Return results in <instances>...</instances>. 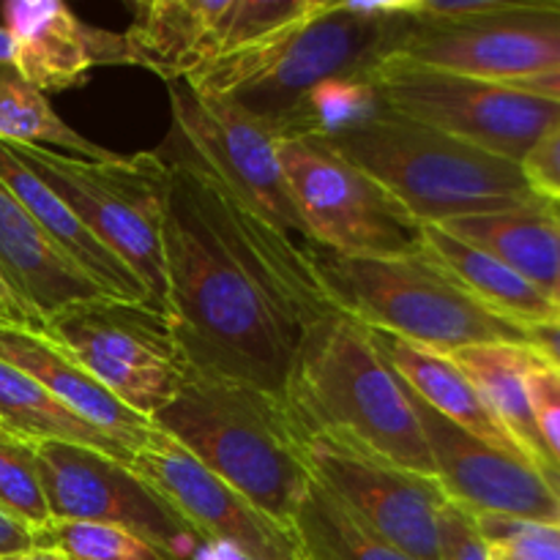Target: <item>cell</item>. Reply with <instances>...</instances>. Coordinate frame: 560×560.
I'll use <instances>...</instances> for the list:
<instances>
[{
  "mask_svg": "<svg viewBox=\"0 0 560 560\" xmlns=\"http://www.w3.org/2000/svg\"><path fill=\"white\" fill-rule=\"evenodd\" d=\"M31 547H33L31 530L22 528L20 523H14V520L0 514V556H5V552L31 550Z\"/></svg>",
  "mask_w": 560,
  "mask_h": 560,
  "instance_id": "8d00e7d4",
  "label": "cell"
},
{
  "mask_svg": "<svg viewBox=\"0 0 560 560\" xmlns=\"http://www.w3.org/2000/svg\"><path fill=\"white\" fill-rule=\"evenodd\" d=\"M0 514L31 534L52 523L42 476H38L36 443L0 427Z\"/></svg>",
  "mask_w": 560,
  "mask_h": 560,
  "instance_id": "f1b7e54d",
  "label": "cell"
},
{
  "mask_svg": "<svg viewBox=\"0 0 560 560\" xmlns=\"http://www.w3.org/2000/svg\"><path fill=\"white\" fill-rule=\"evenodd\" d=\"M131 470L208 545L246 560H299L293 530L252 506L235 487L153 424L135 452Z\"/></svg>",
  "mask_w": 560,
  "mask_h": 560,
  "instance_id": "5bb4252c",
  "label": "cell"
},
{
  "mask_svg": "<svg viewBox=\"0 0 560 560\" xmlns=\"http://www.w3.org/2000/svg\"><path fill=\"white\" fill-rule=\"evenodd\" d=\"M0 279L36 328L66 306L104 295L38 230L0 178ZM109 299V295H107Z\"/></svg>",
  "mask_w": 560,
  "mask_h": 560,
  "instance_id": "ffe728a7",
  "label": "cell"
},
{
  "mask_svg": "<svg viewBox=\"0 0 560 560\" xmlns=\"http://www.w3.org/2000/svg\"><path fill=\"white\" fill-rule=\"evenodd\" d=\"M525 386H528L536 430L560 474V370L534 350Z\"/></svg>",
  "mask_w": 560,
  "mask_h": 560,
  "instance_id": "1f68e13d",
  "label": "cell"
},
{
  "mask_svg": "<svg viewBox=\"0 0 560 560\" xmlns=\"http://www.w3.org/2000/svg\"><path fill=\"white\" fill-rule=\"evenodd\" d=\"M334 310L372 331L452 355L492 342L525 345V331L487 312L424 246L408 255L355 257L301 244Z\"/></svg>",
  "mask_w": 560,
  "mask_h": 560,
  "instance_id": "8992f818",
  "label": "cell"
},
{
  "mask_svg": "<svg viewBox=\"0 0 560 560\" xmlns=\"http://www.w3.org/2000/svg\"><path fill=\"white\" fill-rule=\"evenodd\" d=\"M282 397L306 438H331L438 479L408 388L388 366L375 334L353 317L337 312L306 334Z\"/></svg>",
  "mask_w": 560,
  "mask_h": 560,
  "instance_id": "3957f363",
  "label": "cell"
},
{
  "mask_svg": "<svg viewBox=\"0 0 560 560\" xmlns=\"http://www.w3.org/2000/svg\"><path fill=\"white\" fill-rule=\"evenodd\" d=\"M0 427L25 441L44 443H74V446L96 448L118 463L129 465L135 454L120 446L115 438L93 427L91 421L77 416L74 410L66 408L63 402L44 392L33 377L20 372L16 366L0 361Z\"/></svg>",
  "mask_w": 560,
  "mask_h": 560,
  "instance_id": "484cf974",
  "label": "cell"
},
{
  "mask_svg": "<svg viewBox=\"0 0 560 560\" xmlns=\"http://www.w3.org/2000/svg\"><path fill=\"white\" fill-rule=\"evenodd\" d=\"M525 345L560 370V323H547L525 331Z\"/></svg>",
  "mask_w": 560,
  "mask_h": 560,
  "instance_id": "e575fe53",
  "label": "cell"
},
{
  "mask_svg": "<svg viewBox=\"0 0 560 560\" xmlns=\"http://www.w3.org/2000/svg\"><path fill=\"white\" fill-rule=\"evenodd\" d=\"M167 96L180 145L235 200L304 244L306 228L284 178L277 135L228 98L200 96L184 80L167 82Z\"/></svg>",
  "mask_w": 560,
  "mask_h": 560,
  "instance_id": "4fadbf2b",
  "label": "cell"
},
{
  "mask_svg": "<svg viewBox=\"0 0 560 560\" xmlns=\"http://www.w3.org/2000/svg\"><path fill=\"white\" fill-rule=\"evenodd\" d=\"M490 560H560V523L474 514Z\"/></svg>",
  "mask_w": 560,
  "mask_h": 560,
  "instance_id": "4dcf8cb0",
  "label": "cell"
},
{
  "mask_svg": "<svg viewBox=\"0 0 560 560\" xmlns=\"http://www.w3.org/2000/svg\"><path fill=\"white\" fill-rule=\"evenodd\" d=\"M0 140L36 145L88 162H115L120 153L96 145L66 124L42 91L27 85L14 71H0Z\"/></svg>",
  "mask_w": 560,
  "mask_h": 560,
  "instance_id": "83f0119b",
  "label": "cell"
},
{
  "mask_svg": "<svg viewBox=\"0 0 560 560\" xmlns=\"http://www.w3.org/2000/svg\"><path fill=\"white\" fill-rule=\"evenodd\" d=\"M0 323H20V326L36 328L31 323V317L22 312V306L16 304L14 295L9 293V288L3 284V279H0Z\"/></svg>",
  "mask_w": 560,
  "mask_h": 560,
  "instance_id": "74e56055",
  "label": "cell"
},
{
  "mask_svg": "<svg viewBox=\"0 0 560 560\" xmlns=\"http://www.w3.org/2000/svg\"><path fill=\"white\" fill-rule=\"evenodd\" d=\"M452 359L468 375V381L481 394L492 416L501 421L509 438L517 443L525 459L550 481L552 490L560 495V474L552 465L545 443H541L539 430H536L534 408H530L528 386H525L534 350L528 345L492 342L457 350V353H452Z\"/></svg>",
  "mask_w": 560,
  "mask_h": 560,
  "instance_id": "cb8c5ba5",
  "label": "cell"
},
{
  "mask_svg": "<svg viewBox=\"0 0 560 560\" xmlns=\"http://www.w3.org/2000/svg\"><path fill=\"white\" fill-rule=\"evenodd\" d=\"M312 476L410 560H438V517L448 495L432 476L377 459L331 438L306 443Z\"/></svg>",
  "mask_w": 560,
  "mask_h": 560,
  "instance_id": "9a60e30c",
  "label": "cell"
},
{
  "mask_svg": "<svg viewBox=\"0 0 560 560\" xmlns=\"http://www.w3.org/2000/svg\"><path fill=\"white\" fill-rule=\"evenodd\" d=\"M0 560H69V558H63L55 550H47V547H31V550L5 552V556H0Z\"/></svg>",
  "mask_w": 560,
  "mask_h": 560,
  "instance_id": "f35d334b",
  "label": "cell"
},
{
  "mask_svg": "<svg viewBox=\"0 0 560 560\" xmlns=\"http://www.w3.org/2000/svg\"><path fill=\"white\" fill-rule=\"evenodd\" d=\"M509 85L520 88V91H525V93H534V96L547 98V102L560 104V66L558 69L545 71V74L528 77V80L509 82Z\"/></svg>",
  "mask_w": 560,
  "mask_h": 560,
  "instance_id": "d590c367",
  "label": "cell"
},
{
  "mask_svg": "<svg viewBox=\"0 0 560 560\" xmlns=\"http://www.w3.org/2000/svg\"><path fill=\"white\" fill-rule=\"evenodd\" d=\"M151 424L235 487L252 506L290 528L315 476L306 463L310 438L282 394L186 366L175 399Z\"/></svg>",
  "mask_w": 560,
  "mask_h": 560,
  "instance_id": "277c9868",
  "label": "cell"
},
{
  "mask_svg": "<svg viewBox=\"0 0 560 560\" xmlns=\"http://www.w3.org/2000/svg\"><path fill=\"white\" fill-rule=\"evenodd\" d=\"M413 31V0H315L304 16L184 80L228 98L277 135H306L312 96L334 82L372 80Z\"/></svg>",
  "mask_w": 560,
  "mask_h": 560,
  "instance_id": "7a4b0ae2",
  "label": "cell"
},
{
  "mask_svg": "<svg viewBox=\"0 0 560 560\" xmlns=\"http://www.w3.org/2000/svg\"><path fill=\"white\" fill-rule=\"evenodd\" d=\"M63 345L118 402L151 421L178 394L186 361L167 315L98 295L66 306L42 328Z\"/></svg>",
  "mask_w": 560,
  "mask_h": 560,
  "instance_id": "30bf717a",
  "label": "cell"
},
{
  "mask_svg": "<svg viewBox=\"0 0 560 560\" xmlns=\"http://www.w3.org/2000/svg\"><path fill=\"white\" fill-rule=\"evenodd\" d=\"M14 38V74L36 91H69L96 66H131L124 33L82 22L60 0H9L0 9Z\"/></svg>",
  "mask_w": 560,
  "mask_h": 560,
  "instance_id": "ac0fdd59",
  "label": "cell"
},
{
  "mask_svg": "<svg viewBox=\"0 0 560 560\" xmlns=\"http://www.w3.org/2000/svg\"><path fill=\"white\" fill-rule=\"evenodd\" d=\"M33 547H47L69 560H173L131 530L66 520H52L38 528Z\"/></svg>",
  "mask_w": 560,
  "mask_h": 560,
  "instance_id": "f546056e",
  "label": "cell"
},
{
  "mask_svg": "<svg viewBox=\"0 0 560 560\" xmlns=\"http://www.w3.org/2000/svg\"><path fill=\"white\" fill-rule=\"evenodd\" d=\"M558 219H560V217H558ZM550 299H552V304H556V310L560 312V266H558V273H556V282H552Z\"/></svg>",
  "mask_w": 560,
  "mask_h": 560,
  "instance_id": "60d3db41",
  "label": "cell"
},
{
  "mask_svg": "<svg viewBox=\"0 0 560 560\" xmlns=\"http://www.w3.org/2000/svg\"><path fill=\"white\" fill-rule=\"evenodd\" d=\"M323 140L381 180L421 224L545 202L517 162L383 107Z\"/></svg>",
  "mask_w": 560,
  "mask_h": 560,
  "instance_id": "5b68a950",
  "label": "cell"
},
{
  "mask_svg": "<svg viewBox=\"0 0 560 560\" xmlns=\"http://www.w3.org/2000/svg\"><path fill=\"white\" fill-rule=\"evenodd\" d=\"M9 148L135 271L153 310L167 315V271L162 252L167 159L159 156V151H140L115 162H88L36 145L9 142Z\"/></svg>",
  "mask_w": 560,
  "mask_h": 560,
  "instance_id": "52a82bcc",
  "label": "cell"
},
{
  "mask_svg": "<svg viewBox=\"0 0 560 560\" xmlns=\"http://www.w3.org/2000/svg\"><path fill=\"white\" fill-rule=\"evenodd\" d=\"M0 361L25 372L44 392L107 432L131 454L145 441L151 421L118 402L102 383L93 381L91 372L63 345L47 337L42 328L0 323Z\"/></svg>",
  "mask_w": 560,
  "mask_h": 560,
  "instance_id": "d6986e66",
  "label": "cell"
},
{
  "mask_svg": "<svg viewBox=\"0 0 560 560\" xmlns=\"http://www.w3.org/2000/svg\"><path fill=\"white\" fill-rule=\"evenodd\" d=\"M408 397L419 416L435 463V476L448 501L470 514L560 523V495L528 459L459 430L421 402L410 388Z\"/></svg>",
  "mask_w": 560,
  "mask_h": 560,
  "instance_id": "e0dca14e",
  "label": "cell"
},
{
  "mask_svg": "<svg viewBox=\"0 0 560 560\" xmlns=\"http://www.w3.org/2000/svg\"><path fill=\"white\" fill-rule=\"evenodd\" d=\"M162 252L186 366L282 394L306 334L337 315L301 241L235 200L184 148L167 159Z\"/></svg>",
  "mask_w": 560,
  "mask_h": 560,
  "instance_id": "6da1fadb",
  "label": "cell"
},
{
  "mask_svg": "<svg viewBox=\"0 0 560 560\" xmlns=\"http://www.w3.org/2000/svg\"><path fill=\"white\" fill-rule=\"evenodd\" d=\"M525 180L536 197L560 206V120L539 137L520 162Z\"/></svg>",
  "mask_w": 560,
  "mask_h": 560,
  "instance_id": "836d02e7",
  "label": "cell"
},
{
  "mask_svg": "<svg viewBox=\"0 0 560 560\" xmlns=\"http://www.w3.org/2000/svg\"><path fill=\"white\" fill-rule=\"evenodd\" d=\"M421 246L435 262H441L454 282L465 290L474 301H479L487 312L501 320L512 323L520 331L560 323V312L545 290L517 273L514 268L503 266L487 252L465 244L463 238L443 230L441 224H424L421 230Z\"/></svg>",
  "mask_w": 560,
  "mask_h": 560,
  "instance_id": "603a6c76",
  "label": "cell"
},
{
  "mask_svg": "<svg viewBox=\"0 0 560 560\" xmlns=\"http://www.w3.org/2000/svg\"><path fill=\"white\" fill-rule=\"evenodd\" d=\"M375 334V342L377 348L383 350V355H386L388 366L397 372L399 381H402L421 402L430 405L435 413H441L443 419L457 424L459 430L470 432V435L479 438V441L490 443V446L495 448H503V452L509 454H517V457L525 459V454L520 452L517 443L509 438V432L503 430L501 421L492 416V410L487 408V402L481 399V394L476 392L474 383L468 381V375L454 364L452 355L435 353V350L421 348V345L408 342V339L392 337V334Z\"/></svg>",
  "mask_w": 560,
  "mask_h": 560,
  "instance_id": "7402d4cb",
  "label": "cell"
},
{
  "mask_svg": "<svg viewBox=\"0 0 560 560\" xmlns=\"http://www.w3.org/2000/svg\"><path fill=\"white\" fill-rule=\"evenodd\" d=\"M36 457L52 520L131 530L173 560H195L208 545L129 465L58 441L36 443Z\"/></svg>",
  "mask_w": 560,
  "mask_h": 560,
  "instance_id": "7c38bea8",
  "label": "cell"
},
{
  "mask_svg": "<svg viewBox=\"0 0 560 560\" xmlns=\"http://www.w3.org/2000/svg\"><path fill=\"white\" fill-rule=\"evenodd\" d=\"M279 159L306 241L355 257H394L421 249L424 224L381 180L323 137L279 140Z\"/></svg>",
  "mask_w": 560,
  "mask_h": 560,
  "instance_id": "9c48e42d",
  "label": "cell"
},
{
  "mask_svg": "<svg viewBox=\"0 0 560 560\" xmlns=\"http://www.w3.org/2000/svg\"><path fill=\"white\" fill-rule=\"evenodd\" d=\"M290 530L299 547V560H410L355 517L317 479H312L295 506Z\"/></svg>",
  "mask_w": 560,
  "mask_h": 560,
  "instance_id": "4316f807",
  "label": "cell"
},
{
  "mask_svg": "<svg viewBox=\"0 0 560 560\" xmlns=\"http://www.w3.org/2000/svg\"><path fill=\"white\" fill-rule=\"evenodd\" d=\"M441 228L514 268L550 295L560 266V219L550 202L459 217Z\"/></svg>",
  "mask_w": 560,
  "mask_h": 560,
  "instance_id": "d4e9b609",
  "label": "cell"
},
{
  "mask_svg": "<svg viewBox=\"0 0 560 560\" xmlns=\"http://www.w3.org/2000/svg\"><path fill=\"white\" fill-rule=\"evenodd\" d=\"M550 206H552V211H556L558 217H560V206H556V202H550Z\"/></svg>",
  "mask_w": 560,
  "mask_h": 560,
  "instance_id": "b9f144b4",
  "label": "cell"
},
{
  "mask_svg": "<svg viewBox=\"0 0 560 560\" xmlns=\"http://www.w3.org/2000/svg\"><path fill=\"white\" fill-rule=\"evenodd\" d=\"M438 560H490L476 517L457 503H446L438 517Z\"/></svg>",
  "mask_w": 560,
  "mask_h": 560,
  "instance_id": "d6a6232c",
  "label": "cell"
},
{
  "mask_svg": "<svg viewBox=\"0 0 560 560\" xmlns=\"http://www.w3.org/2000/svg\"><path fill=\"white\" fill-rule=\"evenodd\" d=\"M0 178L14 191L16 200L25 206L33 222L38 224L49 244L77 268L85 279H91L104 295L118 301H135V304H148L145 288L135 277L129 266L120 257H115L85 224L77 219V213L55 195L49 186H44L25 164L16 159L9 142L0 140Z\"/></svg>",
  "mask_w": 560,
  "mask_h": 560,
  "instance_id": "44dd1931",
  "label": "cell"
},
{
  "mask_svg": "<svg viewBox=\"0 0 560 560\" xmlns=\"http://www.w3.org/2000/svg\"><path fill=\"white\" fill-rule=\"evenodd\" d=\"M315 0H137L124 33L131 66L164 82L197 71L262 42L304 16Z\"/></svg>",
  "mask_w": 560,
  "mask_h": 560,
  "instance_id": "8fae6325",
  "label": "cell"
},
{
  "mask_svg": "<svg viewBox=\"0 0 560 560\" xmlns=\"http://www.w3.org/2000/svg\"><path fill=\"white\" fill-rule=\"evenodd\" d=\"M14 38H11V33L0 25V69H14Z\"/></svg>",
  "mask_w": 560,
  "mask_h": 560,
  "instance_id": "ab89813d",
  "label": "cell"
},
{
  "mask_svg": "<svg viewBox=\"0 0 560 560\" xmlns=\"http://www.w3.org/2000/svg\"><path fill=\"white\" fill-rule=\"evenodd\" d=\"M372 88L388 113L517 164L560 120V104L556 102L503 82L410 63L397 55H388L377 66Z\"/></svg>",
  "mask_w": 560,
  "mask_h": 560,
  "instance_id": "ba28073f",
  "label": "cell"
},
{
  "mask_svg": "<svg viewBox=\"0 0 560 560\" xmlns=\"http://www.w3.org/2000/svg\"><path fill=\"white\" fill-rule=\"evenodd\" d=\"M397 58L487 82H517L560 66L558 0H509L506 9L465 25H416Z\"/></svg>",
  "mask_w": 560,
  "mask_h": 560,
  "instance_id": "2e32d148",
  "label": "cell"
}]
</instances>
